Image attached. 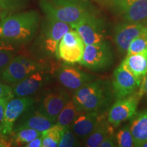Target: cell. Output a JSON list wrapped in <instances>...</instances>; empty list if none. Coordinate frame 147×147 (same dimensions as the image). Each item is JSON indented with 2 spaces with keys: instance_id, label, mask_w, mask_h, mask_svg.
Masks as SVG:
<instances>
[{
  "instance_id": "13",
  "label": "cell",
  "mask_w": 147,
  "mask_h": 147,
  "mask_svg": "<svg viewBox=\"0 0 147 147\" xmlns=\"http://www.w3.org/2000/svg\"><path fill=\"white\" fill-rule=\"evenodd\" d=\"M57 77L62 85L74 91L93 81L95 78L93 75L85 71L67 65L62 66L58 69Z\"/></svg>"
},
{
  "instance_id": "23",
  "label": "cell",
  "mask_w": 147,
  "mask_h": 147,
  "mask_svg": "<svg viewBox=\"0 0 147 147\" xmlns=\"http://www.w3.org/2000/svg\"><path fill=\"white\" fill-rule=\"evenodd\" d=\"M64 127L55 123L42 133V147L58 146Z\"/></svg>"
},
{
  "instance_id": "22",
  "label": "cell",
  "mask_w": 147,
  "mask_h": 147,
  "mask_svg": "<svg viewBox=\"0 0 147 147\" xmlns=\"http://www.w3.org/2000/svg\"><path fill=\"white\" fill-rule=\"evenodd\" d=\"M79 113L80 111L72 99L69 100L59 115L56 123L64 128L69 127Z\"/></svg>"
},
{
  "instance_id": "28",
  "label": "cell",
  "mask_w": 147,
  "mask_h": 147,
  "mask_svg": "<svg viewBox=\"0 0 147 147\" xmlns=\"http://www.w3.org/2000/svg\"><path fill=\"white\" fill-rule=\"evenodd\" d=\"M11 45L0 42V75L13 58Z\"/></svg>"
},
{
  "instance_id": "27",
  "label": "cell",
  "mask_w": 147,
  "mask_h": 147,
  "mask_svg": "<svg viewBox=\"0 0 147 147\" xmlns=\"http://www.w3.org/2000/svg\"><path fill=\"white\" fill-rule=\"evenodd\" d=\"M80 140L75 135L71 128L65 127L62 131L61 137L59 147H72L77 146L79 144Z\"/></svg>"
},
{
  "instance_id": "25",
  "label": "cell",
  "mask_w": 147,
  "mask_h": 147,
  "mask_svg": "<svg viewBox=\"0 0 147 147\" xmlns=\"http://www.w3.org/2000/svg\"><path fill=\"white\" fill-rule=\"evenodd\" d=\"M117 146L132 147L134 146V138L129 125H125L119 130L115 136Z\"/></svg>"
},
{
  "instance_id": "15",
  "label": "cell",
  "mask_w": 147,
  "mask_h": 147,
  "mask_svg": "<svg viewBox=\"0 0 147 147\" xmlns=\"http://www.w3.org/2000/svg\"><path fill=\"white\" fill-rule=\"evenodd\" d=\"M100 116L97 112H80L69 127L80 140L84 141L94 129Z\"/></svg>"
},
{
  "instance_id": "21",
  "label": "cell",
  "mask_w": 147,
  "mask_h": 147,
  "mask_svg": "<svg viewBox=\"0 0 147 147\" xmlns=\"http://www.w3.org/2000/svg\"><path fill=\"white\" fill-rule=\"evenodd\" d=\"M113 125H110L105 115L102 114L98 122L87 138L84 140V146L87 147L100 146L101 143L108 134L114 132Z\"/></svg>"
},
{
  "instance_id": "6",
  "label": "cell",
  "mask_w": 147,
  "mask_h": 147,
  "mask_svg": "<svg viewBox=\"0 0 147 147\" xmlns=\"http://www.w3.org/2000/svg\"><path fill=\"white\" fill-rule=\"evenodd\" d=\"M142 95L139 91L124 98L117 100L110 106L107 120L113 127H117L121 123L130 120L137 113L139 102Z\"/></svg>"
},
{
  "instance_id": "9",
  "label": "cell",
  "mask_w": 147,
  "mask_h": 147,
  "mask_svg": "<svg viewBox=\"0 0 147 147\" xmlns=\"http://www.w3.org/2000/svg\"><path fill=\"white\" fill-rule=\"evenodd\" d=\"M85 44L75 29L67 32L60 40L57 57L66 63H80L83 55Z\"/></svg>"
},
{
  "instance_id": "36",
  "label": "cell",
  "mask_w": 147,
  "mask_h": 147,
  "mask_svg": "<svg viewBox=\"0 0 147 147\" xmlns=\"http://www.w3.org/2000/svg\"><path fill=\"white\" fill-rule=\"evenodd\" d=\"M144 32H145V34H146V36H147V22L146 23V26H145V31H144Z\"/></svg>"
},
{
  "instance_id": "29",
  "label": "cell",
  "mask_w": 147,
  "mask_h": 147,
  "mask_svg": "<svg viewBox=\"0 0 147 147\" xmlns=\"http://www.w3.org/2000/svg\"><path fill=\"white\" fill-rule=\"evenodd\" d=\"M17 57L20 60V61L21 62V63L25 67H27L32 74L36 72V71H43L42 70V68H41V66H40V64L37 63L35 61L32 60L31 58L27 57L25 56H23V55H18Z\"/></svg>"
},
{
  "instance_id": "4",
  "label": "cell",
  "mask_w": 147,
  "mask_h": 147,
  "mask_svg": "<svg viewBox=\"0 0 147 147\" xmlns=\"http://www.w3.org/2000/svg\"><path fill=\"white\" fill-rule=\"evenodd\" d=\"M73 27L69 24L47 17L45 21L42 23L39 37L35 45L38 52L45 56L56 55L57 57L60 40Z\"/></svg>"
},
{
  "instance_id": "11",
  "label": "cell",
  "mask_w": 147,
  "mask_h": 147,
  "mask_svg": "<svg viewBox=\"0 0 147 147\" xmlns=\"http://www.w3.org/2000/svg\"><path fill=\"white\" fill-rule=\"evenodd\" d=\"M112 3L125 22H147V0H113Z\"/></svg>"
},
{
  "instance_id": "7",
  "label": "cell",
  "mask_w": 147,
  "mask_h": 147,
  "mask_svg": "<svg viewBox=\"0 0 147 147\" xmlns=\"http://www.w3.org/2000/svg\"><path fill=\"white\" fill-rule=\"evenodd\" d=\"M34 103V99L29 96L18 97L9 101L5 107L2 122L0 125V134L8 136L12 134L14 123L25 112L32 107Z\"/></svg>"
},
{
  "instance_id": "3",
  "label": "cell",
  "mask_w": 147,
  "mask_h": 147,
  "mask_svg": "<svg viewBox=\"0 0 147 147\" xmlns=\"http://www.w3.org/2000/svg\"><path fill=\"white\" fill-rule=\"evenodd\" d=\"M40 5L47 18L74 25L91 14L84 0H40Z\"/></svg>"
},
{
  "instance_id": "14",
  "label": "cell",
  "mask_w": 147,
  "mask_h": 147,
  "mask_svg": "<svg viewBox=\"0 0 147 147\" xmlns=\"http://www.w3.org/2000/svg\"><path fill=\"white\" fill-rule=\"evenodd\" d=\"M69 100V95L66 92H53L44 97L38 110L56 123L59 115Z\"/></svg>"
},
{
  "instance_id": "37",
  "label": "cell",
  "mask_w": 147,
  "mask_h": 147,
  "mask_svg": "<svg viewBox=\"0 0 147 147\" xmlns=\"http://www.w3.org/2000/svg\"><path fill=\"white\" fill-rule=\"evenodd\" d=\"M142 147H147V141L145 143H144V144H142Z\"/></svg>"
},
{
  "instance_id": "5",
  "label": "cell",
  "mask_w": 147,
  "mask_h": 147,
  "mask_svg": "<svg viewBox=\"0 0 147 147\" xmlns=\"http://www.w3.org/2000/svg\"><path fill=\"white\" fill-rule=\"evenodd\" d=\"M114 55L108 42L85 45L80 63L93 71H103L113 63Z\"/></svg>"
},
{
  "instance_id": "8",
  "label": "cell",
  "mask_w": 147,
  "mask_h": 147,
  "mask_svg": "<svg viewBox=\"0 0 147 147\" xmlns=\"http://www.w3.org/2000/svg\"><path fill=\"white\" fill-rule=\"evenodd\" d=\"M72 27L78 33L85 45L106 41L107 34L104 22L92 14L84 16Z\"/></svg>"
},
{
  "instance_id": "17",
  "label": "cell",
  "mask_w": 147,
  "mask_h": 147,
  "mask_svg": "<svg viewBox=\"0 0 147 147\" xmlns=\"http://www.w3.org/2000/svg\"><path fill=\"white\" fill-rule=\"evenodd\" d=\"M32 107L23 114L22 118L18 121L17 125L14 127L13 131L25 128H31L40 132L45 131L55 124L49 117L40 113L39 110H32Z\"/></svg>"
},
{
  "instance_id": "19",
  "label": "cell",
  "mask_w": 147,
  "mask_h": 147,
  "mask_svg": "<svg viewBox=\"0 0 147 147\" xmlns=\"http://www.w3.org/2000/svg\"><path fill=\"white\" fill-rule=\"evenodd\" d=\"M130 120L134 146L141 147L147 141V110L136 113Z\"/></svg>"
},
{
  "instance_id": "26",
  "label": "cell",
  "mask_w": 147,
  "mask_h": 147,
  "mask_svg": "<svg viewBox=\"0 0 147 147\" xmlns=\"http://www.w3.org/2000/svg\"><path fill=\"white\" fill-rule=\"evenodd\" d=\"M146 51H147V36L144 32L131 42L129 47L127 55L136 54Z\"/></svg>"
},
{
  "instance_id": "32",
  "label": "cell",
  "mask_w": 147,
  "mask_h": 147,
  "mask_svg": "<svg viewBox=\"0 0 147 147\" xmlns=\"http://www.w3.org/2000/svg\"><path fill=\"white\" fill-rule=\"evenodd\" d=\"M5 97H14L13 89L6 84L0 83V99Z\"/></svg>"
},
{
  "instance_id": "2",
  "label": "cell",
  "mask_w": 147,
  "mask_h": 147,
  "mask_svg": "<svg viewBox=\"0 0 147 147\" xmlns=\"http://www.w3.org/2000/svg\"><path fill=\"white\" fill-rule=\"evenodd\" d=\"M114 96L112 84L98 80L84 84L75 91L72 100L80 112L104 113Z\"/></svg>"
},
{
  "instance_id": "1",
  "label": "cell",
  "mask_w": 147,
  "mask_h": 147,
  "mask_svg": "<svg viewBox=\"0 0 147 147\" xmlns=\"http://www.w3.org/2000/svg\"><path fill=\"white\" fill-rule=\"evenodd\" d=\"M40 15L36 10H28L9 15L0 21V42L21 45L32 41L38 32Z\"/></svg>"
},
{
  "instance_id": "20",
  "label": "cell",
  "mask_w": 147,
  "mask_h": 147,
  "mask_svg": "<svg viewBox=\"0 0 147 147\" xmlns=\"http://www.w3.org/2000/svg\"><path fill=\"white\" fill-rule=\"evenodd\" d=\"M32 74L27 67L21 63L17 56H16L10 61L8 65L1 73V76L3 80L5 82L12 84H17Z\"/></svg>"
},
{
  "instance_id": "33",
  "label": "cell",
  "mask_w": 147,
  "mask_h": 147,
  "mask_svg": "<svg viewBox=\"0 0 147 147\" xmlns=\"http://www.w3.org/2000/svg\"><path fill=\"white\" fill-rule=\"evenodd\" d=\"M13 98V97H5L0 99V125L2 122L3 116H4L5 109L7 104L10 100Z\"/></svg>"
},
{
  "instance_id": "30",
  "label": "cell",
  "mask_w": 147,
  "mask_h": 147,
  "mask_svg": "<svg viewBox=\"0 0 147 147\" xmlns=\"http://www.w3.org/2000/svg\"><path fill=\"white\" fill-rule=\"evenodd\" d=\"M27 0H0V6L4 9L17 8L26 2Z\"/></svg>"
},
{
  "instance_id": "12",
  "label": "cell",
  "mask_w": 147,
  "mask_h": 147,
  "mask_svg": "<svg viewBox=\"0 0 147 147\" xmlns=\"http://www.w3.org/2000/svg\"><path fill=\"white\" fill-rule=\"evenodd\" d=\"M146 23H126L119 24L115 28L113 40L119 52L125 53L131 42L145 31Z\"/></svg>"
},
{
  "instance_id": "10",
  "label": "cell",
  "mask_w": 147,
  "mask_h": 147,
  "mask_svg": "<svg viewBox=\"0 0 147 147\" xmlns=\"http://www.w3.org/2000/svg\"><path fill=\"white\" fill-rule=\"evenodd\" d=\"M140 84L136 77L122 64L114 71L112 88L116 100L124 98L137 91Z\"/></svg>"
},
{
  "instance_id": "16",
  "label": "cell",
  "mask_w": 147,
  "mask_h": 147,
  "mask_svg": "<svg viewBox=\"0 0 147 147\" xmlns=\"http://www.w3.org/2000/svg\"><path fill=\"white\" fill-rule=\"evenodd\" d=\"M49 76L43 71L32 74L22 81L18 82L13 89L14 95L25 97L34 94L49 82Z\"/></svg>"
},
{
  "instance_id": "34",
  "label": "cell",
  "mask_w": 147,
  "mask_h": 147,
  "mask_svg": "<svg viewBox=\"0 0 147 147\" xmlns=\"http://www.w3.org/2000/svg\"><path fill=\"white\" fill-rule=\"evenodd\" d=\"M24 146H27V147H42V136H40L36 138L34 140L31 141L28 143H27Z\"/></svg>"
},
{
  "instance_id": "24",
  "label": "cell",
  "mask_w": 147,
  "mask_h": 147,
  "mask_svg": "<svg viewBox=\"0 0 147 147\" xmlns=\"http://www.w3.org/2000/svg\"><path fill=\"white\" fill-rule=\"evenodd\" d=\"M14 133H15V136L14 138V143L18 144V146H21V144H26L27 143L31 142L33 140L42 135V132L31 128L22 129Z\"/></svg>"
},
{
  "instance_id": "18",
  "label": "cell",
  "mask_w": 147,
  "mask_h": 147,
  "mask_svg": "<svg viewBox=\"0 0 147 147\" xmlns=\"http://www.w3.org/2000/svg\"><path fill=\"white\" fill-rule=\"evenodd\" d=\"M121 64L136 77L141 86L147 74V51L136 54L127 55Z\"/></svg>"
},
{
  "instance_id": "35",
  "label": "cell",
  "mask_w": 147,
  "mask_h": 147,
  "mask_svg": "<svg viewBox=\"0 0 147 147\" xmlns=\"http://www.w3.org/2000/svg\"><path fill=\"white\" fill-rule=\"evenodd\" d=\"M139 91L141 92L142 96L143 95H144L145 98H146V100H147V74L146 76L144 77L142 84H141V86L140 87Z\"/></svg>"
},
{
  "instance_id": "31",
  "label": "cell",
  "mask_w": 147,
  "mask_h": 147,
  "mask_svg": "<svg viewBox=\"0 0 147 147\" xmlns=\"http://www.w3.org/2000/svg\"><path fill=\"white\" fill-rule=\"evenodd\" d=\"M100 147H115L117 146V140L114 132L110 133L104 138L100 145Z\"/></svg>"
}]
</instances>
